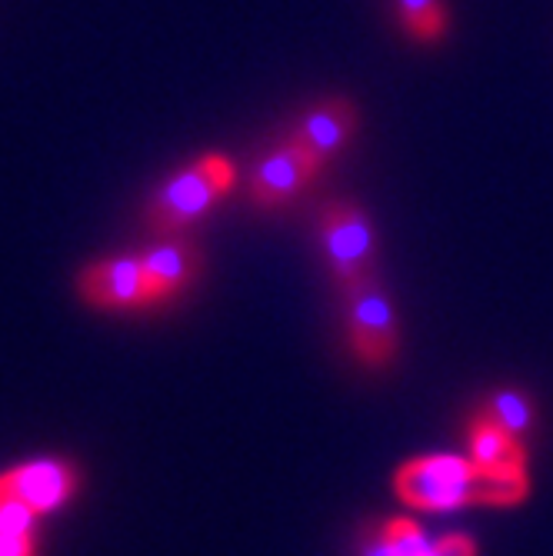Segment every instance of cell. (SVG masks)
Listing matches in <instances>:
<instances>
[{"label": "cell", "instance_id": "obj_1", "mask_svg": "<svg viewBox=\"0 0 553 556\" xmlns=\"http://www.w3.org/2000/svg\"><path fill=\"white\" fill-rule=\"evenodd\" d=\"M393 493L414 510H461V507H517L530 493L527 473H487L470 457L437 453L407 460L393 477Z\"/></svg>", "mask_w": 553, "mask_h": 556}, {"label": "cell", "instance_id": "obj_2", "mask_svg": "<svg viewBox=\"0 0 553 556\" xmlns=\"http://www.w3.org/2000/svg\"><path fill=\"white\" fill-rule=\"evenodd\" d=\"M237 184V170L227 157L221 154H204L184 170H177L171 180H164L154 197L147 200V224L171 233L197 217H204L217 200H224Z\"/></svg>", "mask_w": 553, "mask_h": 556}, {"label": "cell", "instance_id": "obj_3", "mask_svg": "<svg viewBox=\"0 0 553 556\" xmlns=\"http://www.w3.org/2000/svg\"><path fill=\"white\" fill-rule=\"evenodd\" d=\"M321 250L327 257V267L340 287H350L374 274L377 257V233L370 217L347 200H334L317 217Z\"/></svg>", "mask_w": 553, "mask_h": 556}, {"label": "cell", "instance_id": "obj_4", "mask_svg": "<svg viewBox=\"0 0 553 556\" xmlns=\"http://www.w3.org/2000/svg\"><path fill=\"white\" fill-rule=\"evenodd\" d=\"M343 290V311H347V330L354 340V353L367 367H384L397 357L400 333H397V317L393 303L380 280L370 274Z\"/></svg>", "mask_w": 553, "mask_h": 556}, {"label": "cell", "instance_id": "obj_5", "mask_svg": "<svg viewBox=\"0 0 553 556\" xmlns=\"http://www.w3.org/2000/svg\"><path fill=\"white\" fill-rule=\"evenodd\" d=\"M77 293L100 311H140L161 303L140 257H108L87 264L77 277Z\"/></svg>", "mask_w": 553, "mask_h": 556}, {"label": "cell", "instance_id": "obj_6", "mask_svg": "<svg viewBox=\"0 0 553 556\" xmlns=\"http://www.w3.org/2000/svg\"><path fill=\"white\" fill-rule=\"evenodd\" d=\"M321 167L324 164L311 150H304L297 140H284L257 164L254 177H250V197L257 207H284L321 174Z\"/></svg>", "mask_w": 553, "mask_h": 556}, {"label": "cell", "instance_id": "obj_7", "mask_svg": "<svg viewBox=\"0 0 553 556\" xmlns=\"http://www.w3.org/2000/svg\"><path fill=\"white\" fill-rule=\"evenodd\" d=\"M0 486L17 493L37 517H43L50 510H61L74 496L77 470L67 460H30L8 473H0Z\"/></svg>", "mask_w": 553, "mask_h": 556}, {"label": "cell", "instance_id": "obj_8", "mask_svg": "<svg viewBox=\"0 0 553 556\" xmlns=\"http://www.w3.org/2000/svg\"><path fill=\"white\" fill-rule=\"evenodd\" d=\"M354 134H357V104L347 97H330L311 114H304V121L293 127L290 140H297L321 164H327Z\"/></svg>", "mask_w": 553, "mask_h": 556}, {"label": "cell", "instance_id": "obj_9", "mask_svg": "<svg viewBox=\"0 0 553 556\" xmlns=\"http://www.w3.org/2000/svg\"><path fill=\"white\" fill-rule=\"evenodd\" d=\"M467 457L487 473H527V450L517 433L500 427L487 414L470 424V453Z\"/></svg>", "mask_w": 553, "mask_h": 556}, {"label": "cell", "instance_id": "obj_10", "mask_svg": "<svg viewBox=\"0 0 553 556\" xmlns=\"http://www.w3.org/2000/svg\"><path fill=\"white\" fill-rule=\"evenodd\" d=\"M147 280L154 287L158 300L180 293L200 270V250L187 240H164L140 254Z\"/></svg>", "mask_w": 553, "mask_h": 556}, {"label": "cell", "instance_id": "obj_11", "mask_svg": "<svg viewBox=\"0 0 553 556\" xmlns=\"http://www.w3.org/2000/svg\"><path fill=\"white\" fill-rule=\"evenodd\" d=\"M400 24L411 34V40L417 43H437L447 27H450V14L443 0H393Z\"/></svg>", "mask_w": 553, "mask_h": 556}, {"label": "cell", "instance_id": "obj_12", "mask_svg": "<svg viewBox=\"0 0 553 556\" xmlns=\"http://www.w3.org/2000/svg\"><path fill=\"white\" fill-rule=\"evenodd\" d=\"M380 536H384V543L390 546L393 556H430V549H433L430 536L414 520H404V517L390 520Z\"/></svg>", "mask_w": 553, "mask_h": 556}, {"label": "cell", "instance_id": "obj_13", "mask_svg": "<svg viewBox=\"0 0 553 556\" xmlns=\"http://www.w3.org/2000/svg\"><path fill=\"white\" fill-rule=\"evenodd\" d=\"M487 417H490V420H497L500 427H507L511 433H517V437H520V433L533 424V407H530V403H527L520 393L504 390V393L490 396Z\"/></svg>", "mask_w": 553, "mask_h": 556}, {"label": "cell", "instance_id": "obj_14", "mask_svg": "<svg viewBox=\"0 0 553 556\" xmlns=\"http://www.w3.org/2000/svg\"><path fill=\"white\" fill-rule=\"evenodd\" d=\"M0 530L4 533H30V536L37 533V514L8 486H0Z\"/></svg>", "mask_w": 553, "mask_h": 556}, {"label": "cell", "instance_id": "obj_15", "mask_svg": "<svg viewBox=\"0 0 553 556\" xmlns=\"http://www.w3.org/2000/svg\"><path fill=\"white\" fill-rule=\"evenodd\" d=\"M430 556H477V543L464 533H447L433 543Z\"/></svg>", "mask_w": 553, "mask_h": 556}, {"label": "cell", "instance_id": "obj_16", "mask_svg": "<svg viewBox=\"0 0 553 556\" xmlns=\"http://www.w3.org/2000/svg\"><path fill=\"white\" fill-rule=\"evenodd\" d=\"M0 556H37V543L30 533H4L0 530Z\"/></svg>", "mask_w": 553, "mask_h": 556}, {"label": "cell", "instance_id": "obj_17", "mask_svg": "<svg viewBox=\"0 0 553 556\" xmlns=\"http://www.w3.org/2000/svg\"><path fill=\"white\" fill-rule=\"evenodd\" d=\"M367 556H393V553H390V546L384 543V536L377 533V540L367 543Z\"/></svg>", "mask_w": 553, "mask_h": 556}]
</instances>
